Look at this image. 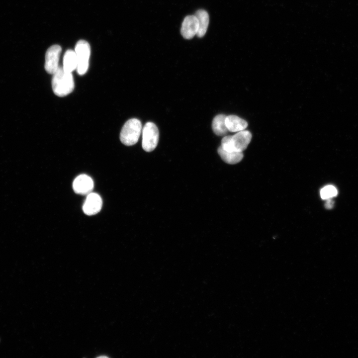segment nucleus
<instances>
[{
	"label": "nucleus",
	"mask_w": 358,
	"mask_h": 358,
	"mask_svg": "<svg viewBox=\"0 0 358 358\" xmlns=\"http://www.w3.org/2000/svg\"><path fill=\"white\" fill-rule=\"evenodd\" d=\"M53 75L52 89L56 95L63 97L73 91L75 84L72 73L66 72L62 67L59 66Z\"/></svg>",
	"instance_id": "obj_1"
},
{
	"label": "nucleus",
	"mask_w": 358,
	"mask_h": 358,
	"mask_svg": "<svg viewBox=\"0 0 358 358\" xmlns=\"http://www.w3.org/2000/svg\"><path fill=\"white\" fill-rule=\"evenodd\" d=\"M251 139V133L244 130L233 136H225L221 140L220 146L227 151L242 152L247 148Z\"/></svg>",
	"instance_id": "obj_2"
},
{
	"label": "nucleus",
	"mask_w": 358,
	"mask_h": 358,
	"mask_svg": "<svg viewBox=\"0 0 358 358\" xmlns=\"http://www.w3.org/2000/svg\"><path fill=\"white\" fill-rule=\"evenodd\" d=\"M142 129L141 121L136 118H132L127 121L120 134L121 142L125 145L132 146L138 141Z\"/></svg>",
	"instance_id": "obj_3"
},
{
	"label": "nucleus",
	"mask_w": 358,
	"mask_h": 358,
	"mask_svg": "<svg viewBox=\"0 0 358 358\" xmlns=\"http://www.w3.org/2000/svg\"><path fill=\"white\" fill-rule=\"evenodd\" d=\"M75 51L78 59L76 69L77 73L80 75H83L87 72L89 68L90 54V45L85 40H79L76 44Z\"/></svg>",
	"instance_id": "obj_4"
},
{
	"label": "nucleus",
	"mask_w": 358,
	"mask_h": 358,
	"mask_svg": "<svg viewBox=\"0 0 358 358\" xmlns=\"http://www.w3.org/2000/svg\"><path fill=\"white\" fill-rule=\"evenodd\" d=\"M159 133L156 125L147 122L142 129L143 149L146 152H151L157 147L159 141Z\"/></svg>",
	"instance_id": "obj_5"
},
{
	"label": "nucleus",
	"mask_w": 358,
	"mask_h": 358,
	"mask_svg": "<svg viewBox=\"0 0 358 358\" xmlns=\"http://www.w3.org/2000/svg\"><path fill=\"white\" fill-rule=\"evenodd\" d=\"M62 48L58 45L50 46L45 54V69L50 74H53L59 67V61Z\"/></svg>",
	"instance_id": "obj_6"
},
{
	"label": "nucleus",
	"mask_w": 358,
	"mask_h": 358,
	"mask_svg": "<svg viewBox=\"0 0 358 358\" xmlns=\"http://www.w3.org/2000/svg\"><path fill=\"white\" fill-rule=\"evenodd\" d=\"M102 201L97 193L90 192L88 194L83 206L84 212L88 215H93L99 212L101 208Z\"/></svg>",
	"instance_id": "obj_7"
},
{
	"label": "nucleus",
	"mask_w": 358,
	"mask_h": 358,
	"mask_svg": "<svg viewBox=\"0 0 358 358\" xmlns=\"http://www.w3.org/2000/svg\"><path fill=\"white\" fill-rule=\"evenodd\" d=\"M73 188L74 191L77 194L88 195L91 192L93 188V181L89 176L81 175L74 179Z\"/></svg>",
	"instance_id": "obj_8"
},
{
	"label": "nucleus",
	"mask_w": 358,
	"mask_h": 358,
	"mask_svg": "<svg viewBox=\"0 0 358 358\" xmlns=\"http://www.w3.org/2000/svg\"><path fill=\"white\" fill-rule=\"evenodd\" d=\"M198 29V21L195 15L186 16L181 25L180 33L183 37L190 39L196 35Z\"/></svg>",
	"instance_id": "obj_9"
},
{
	"label": "nucleus",
	"mask_w": 358,
	"mask_h": 358,
	"mask_svg": "<svg viewBox=\"0 0 358 358\" xmlns=\"http://www.w3.org/2000/svg\"><path fill=\"white\" fill-rule=\"evenodd\" d=\"M225 124L228 131L233 132L244 130L248 126L246 121L234 115L226 116Z\"/></svg>",
	"instance_id": "obj_10"
},
{
	"label": "nucleus",
	"mask_w": 358,
	"mask_h": 358,
	"mask_svg": "<svg viewBox=\"0 0 358 358\" xmlns=\"http://www.w3.org/2000/svg\"><path fill=\"white\" fill-rule=\"evenodd\" d=\"M217 152L221 159L229 164H237L243 158V154L242 152L227 151L221 146L218 147Z\"/></svg>",
	"instance_id": "obj_11"
},
{
	"label": "nucleus",
	"mask_w": 358,
	"mask_h": 358,
	"mask_svg": "<svg viewBox=\"0 0 358 358\" xmlns=\"http://www.w3.org/2000/svg\"><path fill=\"white\" fill-rule=\"evenodd\" d=\"M195 15L198 21V29L196 35L198 37H203L207 29L209 24V15L207 12L203 9L198 10Z\"/></svg>",
	"instance_id": "obj_12"
},
{
	"label": "nucleus",
	"mask_w": 358,
	"mask_h": 358,
	"mask_svg": "<svg viewBox=\"0 0 358 358\" xmlns=\"http://www.w3.org/2000/svg\"><path fill=\"white\" fill-rule=\"evenodd\" d=\"M78 65V59L75 51L68 50L66 51L63 58V69L72 73L76 70Z\"/></svg>",
	"instance_id": "obj_13"
},
{
	"label": "nucleus",
	"mask_w": 358,
	"mask_h": 358,
	"mask_svg": "<svg viewBox=\"0 0 358 358\" xmlns=\"http://www.w3.org/2000/svg\"><path fill=\"white\" fill-rule=\"evenodd\" d=\"M226 116L220 114L214 117L212 122L214 133L218 136L225 135L229 131L225 124Z\"/></svg>",
	"instance_id": "obj_14"
},
{
	"label": "nucleus",
	"mask_w": 358,
	"mask_h": 358,
	"mask_svg": "<svg viewBox=\"0 0 358 358\" xmlns=\"http://www.w3.org/2000/svg\"><path fill=\"white\" fill-rule=\"evenodd\" d=\"M338 194L337 188L332 185H328L323 187L320 190V196L322 199L326 200L332 198Z\"/></svg>",
	"instance_id": "obj_15"
},
{
	"label": "nucleus",
	"mask_w": 358,
	"mask_h": 358,
	"mask_svg": "<svg viewBox=\"0 0 358 358\" xmlns=\"http://www.w3.org/2000/svg\"><path fill=\"white\" fill-rule=\"evenodd\" d=\"M334 206V201L332 198H329L326 199V202L325 204V207L327 209H332Z\"/></svg>",
	"instance_id": "obj_16"
}]
</instances>
